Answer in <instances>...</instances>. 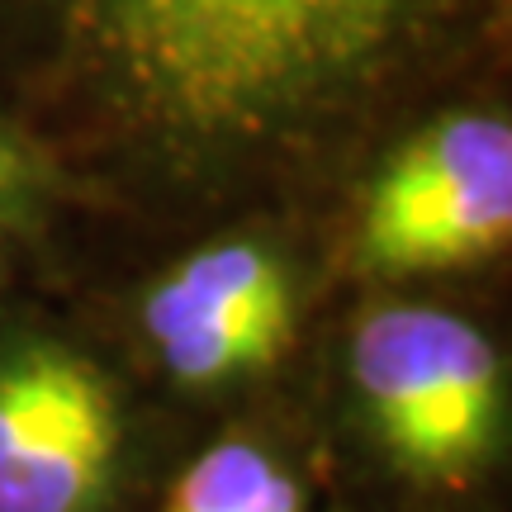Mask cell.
Returning <instances> with one entry per match:
<instances>
[{
    "mask_svg": "<svg viewBox=\"0 0 512 512\" xmlns=\"http://www.w3.org/2000/svg\"><path fill=\"white\" fill-rule=\"evenodd\" d=\"M503 34L508 0H0V114L53 195L200 238L356 185Z\"/></svg>",
    "mask_w": 512,
    "mask_h": 512,
    "instance_id": "6da1fadb",
    "label": "cell"
},
{
    "mask_svg": "<svg viewBox=\"0 0 512 512\" xmlns=\"http://www.w3.org/2000/svg\"><path fill=\"white\" fill-rule=\"evenodd\" d=\"M43 195H53L43 166L29 157V147L19 143L10 119L0 114V219H15L24 209H34Z\"/></svg>",
    "mask_w": 512,
    "mask_h": 512,
    "instance_id": "52a82bcc",
    "label": "cell"
},
{
    "mask_svg": "<svg viewBox=\"0 0 512 512\" xmlns=\"http://www.w3.org/2000/svg\"><path fill=\"white\" fill-rule=\"evenodd\" d=\"M128 403L110 366L48 328L0 337V512H110Z\"/></svg>",
    "mask_w": 512,
    "mask_h": 512,
    "instance_id": "5b68a950",
    "label": "cell"
},
{
    "mask_svg": "<svg viewBox=\"0 0 512 512\" xmlns=\"http://www.w3.org/2000/svg\"><path fill=\"white\" fill-rule=\"evenodd\" d=\"M157 512H309V484L271 441L223 432L171 479Z\"/></svg>",
    "mask_w": 512,
    "mask_h": 512,
    "instance_id": "8992f818",
    "label": "cell"
},
{
    "mask_svg": "<svg viewBox=\"0 0 512 512\" xmlns=\"http://www.w3.org/2000/svg\"><path fill=\"white\" fill-rule=\"evenodd\" d=\"M347 380L384 465L418 489H470L508 446V366L475 318L375 299L347 337Z\"/></svg>",
    "mask_w": 512,
    "mask_h": 512,
    "instance_id": "7a4b0ae2",
    "label": "cell"
},
{
    "mask_svg": "<svg viewBox=\"0 0 512 512\" xmlns=\"http://www.w3.org/2000/svg\"><path fill=\"white\" fill-rule=\"evenodd\" d=\"M351 185V266L375 280L465 271L508 252L512 124L441 105L394 133Z\"/></svg>",
    "mask_w": 512,
    "mask_h": 512,
    "instance_id": "3957f363",
    "label": "cell"
},
{
    "mask_svg": "<svg viewBox=\"0 0 512 512\" xmlns=\"http://www.w3.org/2000/svg\"><path fill=\"white\" fill-rule=\"evenodd\" d=\"M138 337L185 394L266 375L299 337V271L266 223L200 233L138 294Z\"/></svg>",
    "mask_w": 512,
    "mask_h": 512,
    "instance_id": "277c9868",
    "label": "cell"
}]
</instances>
